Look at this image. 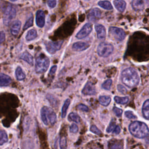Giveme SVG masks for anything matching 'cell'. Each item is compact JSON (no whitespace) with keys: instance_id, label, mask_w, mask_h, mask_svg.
<instances>
[{"instance_id":"obj_22","label":"cell","mask_w":149,"mask_h":149,"mask_svg":"<svg viewBox=\"0 0 149 149\" xmlns=\"http://www.w3.org/2000/svg\"><path fill=\"white\" fill-rule=\"evenodd\" d=\"M15 76H16L17 80H22L24 79L26 77V75H25L24 72L23 71L22 69L20 66H18L16 68V69L15 70Z\"/></svg>"},{"instance_id":"obj_34","label":"cell","mask_w":149,"mask_h":149,"mask_svg":"<svg viewBox=\"0 0 149 149\" xmlns=\"http://www.w3.org/2000/svg\"><path fill=\"white\" fill-rule=\"evenodd\" d=\"M125 115L129 119H136L137 118V116L130 111H126L125 113Z\"/></svg>"},{"instance_id":"obj_9","label":"cell","mask_w":149,"mask_h":149,"mask_svg":"<svg viewBox=\"0 0 149 149\" xmlns=\"http://www.w3.org/2000/svg\"><path fill=\"white\" fill-rule=\"evenodd\" d=\"M92 29L93 27L91 23H87L85 24L80 29V30L76 34V38L78 39H82L87 37L91 32Z\"/></svg>"},{"instance_id":"obj_11","label":"cell","mask_w":149,"mask_h":149,"mask_svg":"<svg viewBox=\"0 0 149 149\" xmlns=\"http://www.w3.org/2000/svg\"><path fill=\"white\" fill-rule=\"evenodd\" d=\"M81 93L84 95H91L95 94L96 91L94 85L90 81H88L83 87Z\"/></svg>"},{"instance_id":"obj_19","label":"cell","mask_w":149,"mask_h":149,"mask_svg":"<svg viewBox=\"0 0 149 149\" xmlns=\"http://www.w3.org/2000/svg\"><path fill=\"white\" fill-rule=\"evenodd\" d=\"M113 4L117 10L119 12H123L126 8V3L123 0H115L113 2Z\"/></svg>"},{"instance_id":"obj_7","label":"cell","mask_w":149,"mask_h":149,"mask_svg":"<svg viewBox=\"0 0 149 149\" xmlns=\"http://www.w3.org/2000/svg\"><path fill=\"white\" fill-rule=\"evenodd\" d=\"M16 10L12 5H9L5 8L3 13V21L5 25L8 26L12 20L15 17Z\"/></svg>"},{"instance_id":"obj_43","label":"cell","mask_w":149,"mask_h":149,"mask_svg":"<svg viewBox=\"0 0 149 149\" xmlns=\"http://www.w3.org/2000/svg\"><path fill=\"white\" fill-rule=\"evenodd\" d=\"M120 127H119V126H116L115 127V128L114 129L113 133L114 134H119V133H120Z\"/></svg>"},{"instance_id":"obj_33","label":"cell","mask_w":149,"mask_h":149,"mask_svg":"<svg viewBox=\"0 0 149 149\" xmlns=\"http://www.w3.org/2000/svg\"><path fill=\"white\" fill-rule=\"evenodd\" d=\"M90 131L91 132H93V133L94 134H98V135H100L101 134V132L100 129H98L95 125H92L91 127H90Z\"/></svg>"},{"instance_id":"obj_21","label":"cell","mask_w":149,"mask_h":149,"mask_svg":"<svg viewBox=\"0 0 149 149\" xmlns=\"http://www.w3.org/2000/svg\"><path fill=\"white\" fill-rule=\"evenodd\" d=\"M37 37V31L35 29H31L29 30L26 36V40L27 41H32Z\"/></svg>"},{"instance_id":"obj_36","label":"cell","mask_w":149,"mask_h":149,"mask_svg":"<svg viewBox=\"0 0 149 149\" xmlns=\"http://www.w3.org/2000/svg\"><path fill=\"white\" fill-rule=\"evenodd\" d=\"M77 109H79V110H81L82 111H84V112H88L89 111V109L88 108L84 105V104H79L77 106Z\"/></svg>"},{"instance_id":"obj_3","label":"cell","mask_w":149,"mask_h":149,"mask_svg":"<svg viewBox=\"0 0 149 149\" xmlns=\"http://www.w3.org/2000/svg\"><path fill=\"white\" fill-rule=\"evenodd\" d=\"M41 118L42 122L47 126H52L56 121V115L50 107L44 106L41 109Z\"/></svg>"},{"instance_id":"obj_35","label":"cell","mask_w":149,"mask_h":149,"mask_svg":"<svg viewBox=\"0 0 149 149\" xmlns=\"http://www.w3.org/2000/svg\"><path fill=\"white\" fill-rule=\"evenodd\" d=\"M78 126L76 124L72 123L70 126V132L73 133H76L78 132Z\"/></svg>"},{"instance_id":"obj_18","label":"cell","mask_w":149,"mask_h":149,"mask_svg":"<svg viewBox=\"0 0 149 149\" xmlns=\"http://www.w3.org/2000/svg\"><path fill=\"white\" fill-rule=\"evenodd\" d=\"M20 58L22 59H23V61H24L25 62H27L29 65H30L31 66L33 65V64H34L33 58L32 55L27 51L24 52L20 56Z\"/></svg>"},{"instance_id":"obj_30","label":"cell","mask_w":149,"mask_h":149,"mask_svg":"<svg viewBox=\"0 0 149 149\" xmlns=\"http://www.w3.org/2000/svg\"><path fill=\"white\" fill-rule=\"evenodd\" d=\"M112 81L111 79H108L107 80H105L102 84V87L105 89V90H109L111 88V86L112 85Z\"/></svg>"},{"instance_id":"obj_26","label":"cell","mask_w":149,"mask_h":149,"mask_svg":"<svg viewBox=\"0 0 149 149\" xmlns=\"http://www.w3.org/2000/svg\"><path fill=\"white\" fill-rule=\"evenodd\" d=\"M129 97H120L118 96H115L114 97L115 101L119 104H125L129 101Z\"/></svg>"},{"instance_id":"obj_1","label":"cell","mask_w":149,"mask_h":149,"mask_svg":"<svg viewBox=\"0 0 149 149\" xmlns=\"http://www.w3.org/2000/svg\"><path fill=\"white\" fill-rule=\"evenodd\" d=\"M120 79L122 83L129 88L134 87L140 81L137 72L132 68H126L121 72Z\"/></svg>"},{"instance_id":"obj_31","label":"cell","mask_w":149,"mask_h":149,"mask_svg":"<svg viewBox=\"0 0 149 149\" xmlns=\"http://www.w3.org/2000/svg\"><path fill=\"white\" fill-rule=\"evenodd\" d=\"M33 24V16H31L29 18V19L25 23L23 26V30H26L28 28L30 27L31 26H32Z\"/></svg>"},{"instance_id":"obj_37","label":"cell","mask_w":149,"mask_h":149,"mask_svg":"<svg viewBox=\"0 0 149 149\" xmlns=\"http://www.w3.org/2000/svg\"><path fill=\"white\" fill-rule=\"evenodd\" d=\"M113 111L115 113V114L117 116H120L122 113V110L120 108H118L117 107H114L113 108Z\"/></svg>"},{"instance_id":"obj_12","label":"cell","mask_w":149,"mask_h":149,"mask_svg":"<svg viewBox=\"0 0 149 149\" xmlns=\"http://www.w3.org/2000/svg\"><path fill=\"white\" fill-rule=\"evenodd\" d=\"M36 23L38 27L42 28L45 24V15L42 10H38L36 12Z\"/></svg>"},{"instance_id":"obj_14","label":"cell","mask_w":149,"mask_h":149,"mask_svg":"<svg viewBox=\"0 0 149 149\" xmlns=\"http://www.w3.org/2000/svg\"><path fill=\"white\" fill-rule=\"evenodd\" d=\"M90 47V45L88 43L82 41H78L74 42L72 45V49L75 51H82L86 50Z\"/></svg>"},{"instance_id":"obj_4","label":"cell","mask_w":149,"mask_h":149,"mask_svg":"<svg viewBox=\"0 0 149 149\" xmlns=\"http://www.w3.org/2000/svg\"><path fill=\"white\" fill-rule=\"evenodd\" d=\"M49 65V58L43 54H41L36 60L35 70L38 73H42L47 71Z\"/></svg>"},{"instance_id":"obj_10","label":"cell","mask_w":149,"mask_h":149,"mask_svg":"<svg viewBox=\"0 0 149 149\" xmlns=\"http://www.w3.org/2000/svg\"><path fill=\"white\" fill-rule=\"evenodd\" d=\"M101 16V12L98 8L92 9L88 14V19L92 22H95L98 20Z\"/></svg>"},{"instance_id":"obj_13","label":"cell","mask_w":149,"mask_h":149,"mask_svg":"<svg viewBox=\"0 0 149 149\" xmlns=\"http://www.w3.org/2000/svg\"><path fill=\"white\" fill-rule=\"evenodd\" d=\"M95 30L97 34V38L100 40H105L106 37V29L102 24H97L95 26Z\"/></svg>"},{"instance_id":"obj_29","label":"cell","mask_w":149,"mask_h":149,"mask_svg":"<svg viewBox=\"0 0 149 149\" xmlns=\"http://www.w3.org/2000/svg\"><path fill=\"white\" fill-rule=\"evenodd\" d=\"M111 149H123V144L120 141H114L110 144Z\"/></svg>"},{"instance_id":"obj_2","label":"cell","mask_w":149,"mask_h":149,"mask_svg":"<svg viewBox=\"0 0 149 149\" xmlns=\"http://www.w3.org/2000/svg\"><path fill=\"white\" fill-rule=\"evenodd\" d=\"M129 129L133 136L139 139L144 138L149 134V129L147 125L140 121H134L131 123Z\"/></svg>"},{"instance_id":"obj_17","label":"cell","mask_w":149,"mask_h":149,"mask_svg":"<svg viewBox=\"0 0 149 149\" xmlns=\"http://www.w3.org/2000/svg\"><path fill=\"white\" fill-rule=\"evenodd\" d=\"M132 6L135 10H141L144 7V2L143 0H133L132 1Z\"/></svg>"},{"instance_id":"obj_25","label":"cell","mask_w":149,"mask_h":149,"mask_svg":"<svg viewBox=\"0 0 149 149\" xmlns=\"http://www.w3.org/2000/svg\"><path fill=\"white\" fill-rule=\"evenodd\" d=\"M111 98L109 96L107 95H102L99 97V102L100 103L104 105V106H107L111 102Z\"/></svg>"},{"instance_id":"obj_5","label":"cell","mask_w":149,"mask_h":149,"mask_svg":"<svg viewBox=\"0 0 149 149\" xmlns=\"http://www.w3.org/2000/svg\"><path fill=\"white\" fill-rule=\"evenodd\" d=\"M97 54L101 57H108L113 51V46L108 42H101L97 47Z\"/></svg>"},{"instance_id":"obj_23","label":"cell","mask_w":149,"mask_h":149,"mask_svg":"<svg viewBox=\"0 0 149 149\" xmlns=\"http://www.w3.org/2000/svg\"><path fill=\"white\" fill-rule=\"evenodd\" d=\"M70 100L69 99H66L65 100V101L64 102V104L62 106V111H61V116L62 118H65V116L66 115L67 109L70 105Z\"/></svg>"},{"instance_id":"obj_44","label":"cell","mask_w":149,"mask_h":149,"mask_svg":"<svg viewBox=\"0 0 149 149\" xmlns=\"http://www.w3.org/2000/svg\"><path fill=\"white\" fill-rule=\"evenodd\" d=\"M9 1H16L17 0H9Z\"/></svg>"},{"instance_id":"obj_32","label":"cell","mask_w":149,"mask_h":149,"mask_svg":"<svg viewBox=\"0 0 149 149\" xmlns=\"http://www.w3.org/2000/svg\"><path fill=\"white\" fill-rule=\"evenodd\" d=\"M61 149H66L67 147V140L65 137H62L59 142Z\"/></svg>"},{"instance_id":"obj_16","label":"cell","mask_w":149,"mask_h":149,"mask_svg":"<svg viewBox=\"0 0 149 149\" xmlns=\"http://www.w3.org/2000/svg\"><path fill=\"white\" fill-rule=\"evenodd\" d=\"M12 81L11 78L3 73L0 74V87H5L9 86Z\"/></svg>"},{"instance_id":"obj_8","label":"cell","mask_w":149,"mask_h":149,"mask_svg":"<svg viewBox=\"0 0 149 149\" xmlns=\"http://www.w3.org/2000/svg\"><path fill=\"white\" fill-rule=\"evenodd\" d=\"M62 44V40L58 41H49L45 44V48L48 52L51 54H54L61 49Z\"/></svg>"},{"instance_id":"obj_45","label":"cell","mask_w":149,"mask_h":149,"mask_svg":"<svg viewBox=\"0 0 149 149\" xmlns=\"http://www.w3.org/2000/svg\"><path fill=\"white\" fill-rule=\"evenodd\" d=\"M84 1H90V0H84Z\"/></svg>"},{"instance_id":"obj_38","label":"cell","mask_w":149,"mask_h":149,"mask_svg":"<svg viewBox=\"0 0 149 149\" xmlns=\"http://www.w3.org/2000/svg\"><path fill=\"white\" fill-rule=\"evenodd\" d=\"M115 123L112 121V122L110 123V124H109V125L108 126V127H107V133H110V132H111L112 130H113L115 128Z\"/></svg>"},{"instance_id":"obj_28","label":"cell","mask_w":149,"mask_h":149,"mask_svg":"<svg viewBox=\"0 0 149 149\" xmlns=\"http://www.w3.org/2000/svg\"><path fill=\"white\" fill-rule=\"evenodd\" d=\"M8 141V135L5 131L0 130V146L3 145Z\"/></svg>"},{"instance_id":"obj_42","label":"cell","mask_w":149,"mask_h":149,"mask_svg":"<svg viewBox=\"0 0 149 149\" xmlns=\"http://www.w3.org/2000/svg\"><path fill=\"white\" fill-rule=\"evenodd\" d=\"M5 39V34L3 31L0 32V44H1L2 42L4 41Z\"/></svg>"},{"instance_id":"obj_20","label":"cell","mask_w":149,"mask_h":149,"mask_svg":"<svg viewBox=\"0 0 149 149\" xmlns=\"http://www.w3.org/2000/svg\"><path fill=\"white\" fill-rule=\"evenodd\" d=\"M142 113L144 118L149 120V99L147 100L143 105Z\"/></svg>"},{"instance_id":"obj_39","label":"cell","mask_w":149,"mask_h":149,"mask_svg":"<svg viewBox=\"0 0 149 149\" xmlns=\"http://www.w3.org/2000/svg\"><path fill=\"white\" fill-rule=\"evenodd\" d=\"M47 4L50 8H54L56 5V0H48Z\"/></svg>"},{"instance_id":"obj_6","label":"cell","mask_w":149,"mask_h":149,"mask_svg":"<svg viewBox=\"0 0 149 149\" xmlns=\"http://www.w3.org/2000/svg\"><path fill=\"white\" fill-rule=\"evenodd\" d=\"M109 37L116 41H123L126 36L124 30L116 27H110L109 29Z\"/></svg>"},{"instance_id":"obj_41","label":"cell","mask_w":149,"mask_h":149,"mask_svg":"<svg viewBox=\"0 0 149 149\" xmlns=\"http://www.w3.org/2000/svg\"><path fill=\"white\" fill-rule=\"evenodd\" d=\"M56 68L57 66L56 65H54L53 66H52L49 70V74L50 75H52L55 73V72H56Z\"/></svg>"},{"instance_id":"obj_40","label":"cell","mask_w":149,"mask_h":149,"mask_svg":"<svg viewBox=\"0 0 149 149\" xmlns=\"http://www.w3.org/2000/svg\"><path fill=\"white\" fill-rule=\"evenodd\" d=\"M117 88H118V90L122 94H125L126 92H127V90L126 89V88L123 86L122 85H120V84H118V87H117Z\"/></svg>"},{"instance_id":"obj_24","label":"cell","mask_w":149,"mask_h":149,"mask_svg":"<svg viewBox=\"0 0 149 149\" xmlns=\"http://www.w3.org/2000/svg\"><path fill=\"white\" fill-rule=\"evenodd\" d=\"M98 5L100 7H101L103 9H105L106 10H112L113 9V7H112L111 3L109 1H99L98 2Z\"/></svg>"},{"instance_id":"obj_15","label":"cell","mask_w":149,"mask_h":149,"mask_svg":"<svg viewBox=\"0 0 149 149\" xmlns=\"http://www.w3.org/2000/svg\"><path fill=\"white\" fill-rule=\"evenodd\" d=\"M20 27H21V22L20 20H17L13 22L10 27L11 34L14 36H16L19 33Z\"/></svg>"},{"instance_id":"obj_27","label":"cell","mask_w":149,"mask_h":149,"mask_svg":"<svg viewBox=\"0 0 149 149\" xmlns=\"http://www.w3.org/2000/svg\"><path fill=\"white\" fill-rule=\"evenodd\" d=\"M68 119L70 121H73L77 123H79L80 120V118L78 114L74 112H71L68 115Z\"/></svg>"}]
</instances>
